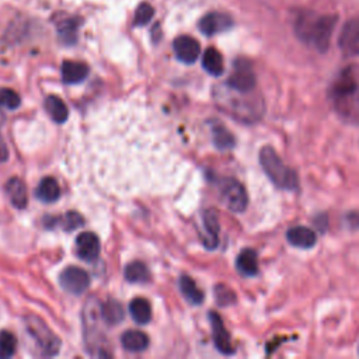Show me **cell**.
<instances>
[{
  "instance_id": "cell-1",
  "label": "cell",
  "mask_w": 359,
  "mask_h": 359,
  "mask_svg": "<svg viewBox=\"0 0 359 359\" xmlns=\"http://www.w3.org/2000/svg\"><path fill=\"white\" fill-rule=\"evenodd\" d=\"M337 21L335 14L302 11L294 21V34L303 43L324 53L330 48Z\"/></svg>"
},
{
  "instance_id": "cell-2",
  "label": "cell",
  "mask_w": 359,
  "mask_h": 359,
  "mask_svg": "<svg viewBox=\"0 0 359 359\" xmlns=\"http://www.w3.org/2000/svg\"><path fill=\"white\" fill-rule=\"evenodd\" d=\"M251 93H238L240 95H230L222 93L220 95H216V102L217 105L226 111V114L231 115L234 119H238L241 122L252 123L257 122L264 111V100L261 95Z\"/></svg>"
},
{
  "instance_id": "cell-3",
  "label": "cell",
  "mask_w": 359,
  "mask_h": 359,
  "mask_svg": "<svg viewBox=\"0 0 359 359\" xmlns=\"http://www.w3.org/2000/svg\"><path fill=\"white\" fill-rule=\"evenodd\" d=\"M258 160L264 172L276 188L285 191H297L300 188L297 172L285 164V161L272 146H262L258 154Z\"/></svg>"
},
{
  "instance_id": "cell-4",
  "label": "cell",
  "mask_w": 359,
  "mask_h": 359,
  "mask_svg": "<svg viewBox=\"0 0 359 359\" xmlns=\"http://www.w3.org/2000/svg\"><path fill=\"white\" fill-rule=\"evenodd\" d=\"M25 332L34 348L42 356H53L60 349L59 338L36 316L25 317Z\"/></svg>"
},
{
  "instance_id": "cell-5",
  "label": "cell",
  "mask_w": 359,
  "mask_h": 359,
  "mask_svg": "<svg viewBox=\"0 0 359 359\" xmlns=\"http://www.w3.org/2000/svg\"><path fill=\"white\" fill-rule=\"evenodd\" d=\"M226 86L237 93H251L255 90L257 77L251 63L244 59L238 57L233 63V72L227 79Z\"/></svg>"
},
{
  "instance_id": "cell-6",
  "label": "cell",
  "mask_w": 359,
  "mask_h": 359,
  "mask_svg": "<svg viewBox=\"0 0 359 359\" xmlns=\"http://www.w3.org/2000/svg\"><path fill=\"white\" fill-rule=\"evenodd\" d=\"M220 198L226 208L234 213H243L247 209V191L244 185L234 178H226L220 182Z\"/></svg>"
},
{
  "instance_id": "cell-7",
  "label": "cell",
  "mask_w": 359,
  "mask_h": 359,
  "mask_svg": "<svg viewBox=\"0 0 359 359\" xmlns=\"http://www.w3.org/2000/svg\"><path fill=\"white\" fill-rule=\"evenodd\" d=\"M60 286L72 293V294H81L87 290V287L90 286V276L88 273L79 268V266H67L62 273H60Z\"/></svg>"
},
{
  "instance_id": "cell-8",
  "label": "cell",
  "mask_w": 359,
  "mask_h": 359,
  "mask_svg": "<svg viewBox=\"0 0 359 359\" xmlns=\"http://www.w3.org/2000/svg\"><path fill=\"white\" fill-rule=\"evenodd\" d=\"M338 45L345 56H359V15L344 24L338 36Z\"/></svg>"
},
{
  "instance_id": "cell-9",
  "label": "cell",
  "mask_w": 359,
  "mask_h": 359,
  "mask_svg": "<svg viewBox=\"0 0 359 359\" xmlns=\"http://www.w3.org/2000/svg\"><path fill=\"white\" fill-rule=\"evenodd\" d=\"M198 27L203 35L212 36L230 29L233 27V18L226 13L210 11L199 20Z\"/></svg>"
},
{
  "instance_id": "cell-10",
  "label": "cell",
  "mask_w": 359,
  "mask_h": 359,
  "mask_svg": "<svg viewBox=\"0 0 359 359\" xmlns=\"http://www.w3.org/2000/svg\"><path fill=\"white\" fill-rule=\"evenodd\" d=\"M209 321H210V327H212V335H213V342L215 346L219 352L224 353V355H231L234 353V346L230 338L229 331L226 330L223 320L220 318V316L216 311H210L209 313Z\"/></svg>"
},
{
  "instance_id": "cell-11",
  "label": "cell",
  "mask_w": 359,
  "mask_h": 359,
  "mask_svg": "<svg viewBox=\"0 0 359 359\" xmlns=\"http://www.w3.org/2000/svg\"><path fill=\"white\" fill-rule=\"evenodd\" d=\"M172 49L175 53V57L187 65H191L196 62L201 53V45L199 42L189 36V35H181L174 39L172 42Z\"/></svg>"
},
{
  "instance_id": "cell-12",
  "label": "cell",
  "mask_w": 359,
  "mask_h": 359,
  "mask_svg": "<svg viewBox=\"0 0 359 359\" xmlns=\"http://www.w3.org/2000/svg\"><path fill=\"white\" fill-rule=\"evenodd\" d=\"M100 247V238L93 231H84L76 238V254L87 262H93L98 258Z\"/></svg>"
},
{
  "instance_id": "cell-13",
  "label": "cell",
  "mask_w": 359,
  "mask_h": 359,
  "mask_svg": "<svg viewBox=\"0 0 359 359\" xmlns=\"http://www.w3.org/2000/svg\"><path fill=\"white\" fill-rule=\"evenodd\" d=\"M286 240L296 248L309 250L316 245L317 234L314 230L306 226H294L286 231Z\"/></svg>"
},
{
  "instance_id": "cell-14",
  "label": "cell",
  "mask_w": 359,
  "mask_h": 359,
  "mask_svg": "<svg viewBox=\"0 0 359 359\" xmlns=\"http://www.w3.org/2000/svg\"><path fill=\"white\" fill-rule=\"evenodd\" d=\"M356 88H358V81L353 77L351 69H346L334 81L331 94L334 95L335 100H345V98H349L356 91Z\"/></svg>"
},
{
  "instance_id": "cell-15",
  "label": "cell",
  "mask_w": 359,
  "mask_h": 359,
  "mask_svg": "<svg viewBox=\"0 0 359 359\" xmlns=\"http://www.w3.org/2000/svg\"><path fill=\"white\" fill-rule=\"evenodd\" d=\"M62 81L65 84L81 83L88 74V66L77 60H65L60 67Z\"/></svg>"
},
{
  "instance_id": "cell-16",
  "label": "cell",
  "mask_w": 359,
  "mask_h": 359,
  "mask_svg": "<svg viewBox=\"0 0 359 359\" xmlns=\"http://www.w3.org/2000/svg\"><path fill=\"white\" fill-rule=\"evenodd\" d=\"M203 224L206 230V236L203 238V244L206 248L213 250L219 244V217L215 209H209L203 213Z\"/></svg>"
},
{
  "instance_id": "cell-17",
  "label": "cell",
  "mask_w": 359,
  "mask_h": 359,
  "mask_svg": "<svg viewBox=\"0 0 359 359\" xmlns=\"http://www.w3.org/2000/svg\"><path fill=\"white\" fill-rule=\"evenodd\" d=\"M6 192H7V196L14 208L24 209L27 206L28 194H27L25 184L20 178H17V177L10 178L6 184Z\"/></svg>"
},
{
  "instance_id": "cell-18",
  "label": "cell",
  "mask_w": 359,
  "mask_h": 359,
  "mask_svg": "<svg viewBox=\"0 0 359 359\" xmlns=\"http://www.w3.org/2000/svg\"><path fill=\"white\" fill-rule=\"evenodd\" d=\"M237 271L244 276H255L258 273V257L252 248L243 250L236 259Z\"/></svg>"
},
{
  "instance_id": "cell-19",
  "label": "cell",
  "mask_w": 359,
  "mask_h": 359,
  "mask_svg": "<svg viewBox=\"0 0 359 359\" xmlns=\"http://www.w3.org/2000/svg\"><path fill=\"white\" fill-rule=\"evenodd\" d=\"M36 198L45 203L55 202L60 198V187L52 177H45L36 187Z\"/></svg>"
},
{
  "instance_id": "cell-20",
  "label": "cell",
  "mask_w": 359,
  "mask_h": 359,
  "mask_svg": "<svg viewBox=\"0 0 359 359\" xmlns=\"http://www.w3.org/2000/svg\"><path fill=\"white\" fill-rule=\"evenodd\" d=\"M121 344L129 352H140L147 348L149 338L144 332L139 330H129L122 334Z\"/></svg>"
},
{
  "instance_id": "cell-21",
  "label": "cell",
  "mask_w": 359,
  "mask_h": 359,
  "mask_svg": "<svg viewBox=\"0 0 359 359\" xmlns=\"http://www.w3.org/2000/svg\"><path fill=\"white\" fill-rule=\"evenodd\" d=\"M202 67L212 76H220L224 70L222 53L216 48H208L202 56Z\"/></svg>"
},
{
  "instance_id": "cell-22",
  "label": "cell",
  "mask_w": 359,
  "mask_h": 359,
  "mask_svg": "<svg viewBox=\"0 0 359 359\" xmlns=\"http://www.w3.org/2000/svg\"><path fill=\"white\" fill-rule=\"evenodd\" d=\"M129 313L137 324H147L151 320V306L144 297L133 299L129 303Z\"/></svg>"
},
{
  "instance_id": "cell-23",
  "label": "cell",
  "mask_w": 359,
  "mask_h": 359,
  "mask_svg": "<svg viewBox=\"0 0 359 359\" xmlns=\"http://www.w3.org/2000/svg\"><path fill=\"white\" fill-rule=\"evenodd\" d=\"M45 109L56 123H63L69 116L67 105L57 95H49L45 100Z\"/></svg>"
},
{
  "instance_id": "cell-24",
  "label": "cell",
  "mask_w": 359,
  "mask_h": 359,
  "mask_svg": "<svg viewBox=\"0 0 359 359\" xmlns=\"http://www.w3.org/2000/svg\"><path fill=\"white\" fill-rule=\"evenodd\" d=\"M180 290L182 296L191 303V304H201L203 302V293L196 286L194 279L188 275H182L180 278Z\"/></svg>"
},
{
  "instance_id": "cell-25",
  "label": "cell",
  "mask_w": 359,
  "mask_h": 359,
  "mask_svg": "<svg viewBox=\"0 0 359 359\" xmlns=\"http://www.w3.org/2000/svg\"><path fill=\"white\" fill-rule=\"evenodd\" d=\"M212 137L215 146L220 150H229L236 144V139L231 132L219 122L212 125Z\"/></svg>"
},
{
  "instance_id": "cell-26",
  "label": "cell",
  "mask_w": 359,
  "mask_h": 359,
  "mask_svg": "<svg viewBox=\"0 0 359 359\" xmlns=\"http://www.w3.org/2000/svg\"><path fill=\"white\" fill-rule=\"evenodd\" d=\"M125 279L130 283H146L150 279V272L143 262L133 261L125 268Z\"/></svg>"
},
{
  "instance_id": "cell-27",
  "label": "cell",
  "mask_w": 359,
  "mask_h": 359,
  "mask_svg": "<svg viewBox=\"0 0 359 359\" xmlns=\"http://www.w3.org/2000/svg\"><path fill=\"white\" fill-rule=\"evenodd\" d=\"M123 316L125 313L122 306L115 300H108L101 306V317L107 324H111V325L118 324L119 321L123 320Z\"/></svg>"
},
{
  "instance_id": "cell-28",
  "label": "cell",
  "mask_w": 359,
  "mask_h": 359,
  "mask_svg": "<svg viewBox=\"0 0 359 359\" xmlns=\"http://www.w3.org/2000/svg\"><path fill=\"white\" fill-rule=\"evenodd\" d=\"M77 29H79V20H76V18H73V17L60 20V22L57 24L59 36H60V39H62L65 43H73V42H76Z\"/></svg>"
},
{
  "instance_id": "cell-29",
  "label": "cell",
  "mask_w": 359,
  "mask_h": 359,
  "mask_svg": "<svg viewBox=\"0 0 359 359\" xmlns=\"http://www.w3.org/2000/svg\"><path fill=\"white\" fill-rule=\"evenodd\" d=\"M17 341L13 332L7 330L0 331V359L11 358L15 353Z\"/></svg>"
},
{
  "instance_id": "cell-30",
  "label": "cell",
  "mask_w": 359,
  "mask_h": 359,
  "mask_svg": "<svg viewBox=\"0 0 359 359\" xmlns=\"http://www.w3.org/2000/svg\"><path fill=\"white\" fill-rule=\"evenodd\" d=\"M154 15V8L149 4V3H140L135 11V18H133V24L135 25H146L151 21Z\"/></svg>"
},
{
  "instance_id": "cell-31",
  "label": "cell",
  "mask_w": 359,
  "mask_h": 359,
  "mask_svg": "<svg viewBox=\"0 0 359 359\" xmlns=\"http://www.w3.org/2000/svg\"><path fill=\"white\" fill-rule=\"evenodd\" d=\"M20 95L11 90V88H0V105L8 108V109H15L20 107Z\"/></svg>"
},
{
  "instance_id": "cell-32",
  "label": "cell",
  "mask_w": 359,
  "mask_h": 359,
  "mask_svg": "<svg viewBox=\"0 0 359 359\" xmlns=\"http://www.w3.org/2000/svg\"><path fill=\"white\" fill-rule=\"evenodd\" d=\"M215 297H216V302L220 306H229V304H233L236 302L234 292L231 289H229L227 286H224V285H216L215 286Z\"/></svg>"
},
{
  "instance_id": "cell-33",
  "label": "cell",
  "mask_w": 359,
  "mask_h": 359,
  "mask_svg": "<svg viewBox=\"0 0 359 359\" xmlns=\"http://www.w3.org/2000/svg\"><path fill=\"white\" fill-rule=\"evenodd\" d=\"M83 217L77 212H67L62 219V227L65 230H74L83 224Z\"/></svg>"
},
{
  "instance_id": "cell-34",
  "label": "cell",
  "mask_w": 359,
  "mask_h": 359,
  "mask_svg": "<svg viewBox=\"0 0 359 359\" xmlns=\"http://www.w3.org/2000/svg\"><path fill=\"white\" fill-rule=\"evenodd\" d=\"M346 222L351 229H359V213L351 212L346 215Z\"/></svg>"
},
{
  "instance_id": "cell-35",
  "label": "cell",
  "mask_w": 359,
  "mask_h": 359,
  "mask_svg": "<svg viewBox=\"0 0 359 359\" xmlns=\"http://www.w3.org/2000/svg\"><path fill=\"white\" fill-rule=\"evenodd\" d=\"M7 156H8L7 146H6V143L3 142V139L0 137V161H6V160H7Z\"/></svg>"
},
{
  "instance_id": "cell-36",
  "label": "cell",
  "mask_w": 359,
  "mask_h": 359,
  "mask_svg": "<svg viewBox=\"0 0 359 359\" xmlns=\"http://www.w3.org/2000/svg\"><path fill=\"white\" fill-rule=\"evenodd\" d=\"M4 119H6V116H4V114H3L1 109H0V126L4 123Z\"/></svg>"
},
{
  "instance_id": "cell-37",
  "label": "cell",
  "mask_w": 359,
  "mask_h": 359,
  "mask_svg": "<svg viewBox=\"0 0 359 359\" xmlns=\"http://www.w3.org/2000/svg\"><path fill=\"white\" fill-rule=\"evenodd\" d=\"M358 353H359V346H358Z\"/></svg>"
}]
</instances>
